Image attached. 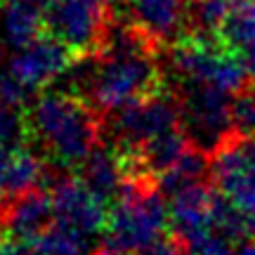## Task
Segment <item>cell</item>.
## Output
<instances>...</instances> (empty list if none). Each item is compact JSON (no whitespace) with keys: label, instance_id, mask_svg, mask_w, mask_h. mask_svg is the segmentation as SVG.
Masks as SVG:
<instances>
[{"label":"cell","instance_id":"cell-27","mask_svg":"<svg viewBox=\"0 0 255 255\" xmlns=\"http://www.w3.org/2000/svg\"><path fill=\"white\" fill-rule=\"evenodd\" d=\"M0 64H2V47H0Z\"/></svg>","mask_w":255,"mask_h":255},{"label":"cell","instance_id":"cell-12","mask_svg":"<svg viewBox=\"0 0 255 255\" xmlns=\"http://www.w3.org/2000/svg\"><path fill=\"white\" fill-rule=\"evenodd\" d=\"M213 206L215 194L203 182L189 184L184 189L168 196V210H170V227L180 239H187L196 232L213 227Z\"/></svg>","mask_w":255,"mask_h":255},{"label":"cell","instance_id":"cell-4","mask_svg":"<svg viewBox=\"0 0 255 255\" xmlns=\"http://www.w3.org/2000/svg\"><path fill=\"white\" fill-rule=\"evenodd\" d=\"M170 66L180 83L210 85L234 97L246 90L248 83L244 59L218 36L191 33L180 38L170 52Z\"/></svg>","mask_w":255,"mask_h":255},{"label":"cell","instance_id":"cell-15","mask_svg":"<svg viewBox=\"0 0 255 255\" xmlns=\"http://www.w3.org/2000/svg\"><path fill=\"white\" fill-rule=\"evenodd\" d=\"M208 173H210V165H208V158H206V151L199 149V146H191L177 163L170 165L165 173H161L156 177L154 184L168 199V196H173L175 191L184 189L189 184L203 182V177Z\"/></svg>","mask_w":255,"mask_h":255},{"label":"cell","instance_id":"cell-9","mask_svg":"<svg viewBox=\"0 0 255 255\" xmlns=\"http://www.w3.org/2000/svg\"><path fill=\"white\" fill-rule=\"evenodd\" d=\"M55 220L85 234L88 239L102 237L109 220V203L102 201L85 184L83 177H64L52 187Z\"/></svg>","mask_w":255,"mask_h":255},{"label":"cell","instance_id":"cell-26","mask_svg":"<svg viewBox=\"0 0 255 255\" xmlns=\"http://www.w3.org/2000/svg\"><path fill=\"white\" fill-rule=\"evenodd\" d=\"M2 213H5V208H2V194H0V220H2Z\"/></svg>","mask_w":255,"mask_h":255},{"label":"cell","instance_id":"cell-11","mask_svg":"<svg viewBox=\"0 0 255 255\" xmlns=\"http://www.w3.org/2000/svg\"><path fill=\"white\" fill-rule=\"evenodd\" d=\"M52 222H55L52 191H40L36 187V189L9 199V206L5 208L2 220H0V227H2V234L31 244Z\"/></svg>","mask_w":255,"mask_h":255},{"label":"cell","instance_id":"cell-5","mask_svg":"<svg viewBox=\"0 0 255 255\" xmlns=\"http://www.w3.org/2000/svg\"><path fill=\"white\" fill-rule=\"evenodd\" d=\"M234 95L201 85V83H180V111L182 126L191 142L203 151H215L234 130Z\"/></svg>","mask_w":255,"mask_h":255},{"label":"cell","instance_id":"cell-1","mask_svg":"<svg viewBox=\"0 0 255 255\" xmlns=\"http://www.w3.org/2000/svg\"><path fill=\"white\" fill-rule=\"evenodd\" d=\"M156 52L158 45L132 21L111 24L102 50L92 55L85 100L102 114H114L163 92L165 78Z\"/></svg>","mask_w":255,"mask_h":255},{"label":"cell","instance_id":"cell-23","mask_svg":"<svg viewBox=\"0 0 255 255\" xmlns=\"http://www.w3.org/2000/svg\"><path fill=\"white\" fill-rule=\"evenodd\" d=\"M239 57L244 59V66H246V71H248V78L255 83V40L253 43H248L246 47H241V50H239Z\"/></svg>","mask_w":255,"mask_h":255},{"label":"cell","instance_id":"cell-17","mask_svg":"<svg viewBox=\"0 0 255 255\" xmlns=\"http://www.w3.org/2000/svg\"><path fill=\"white\" fill-rule=\"evenodd\" d=\"M232 7L234 0H189L187 24L191 26V33L220 38V31L227 24Z\"/></svg>","mask_w":255,"mask_h":255},{"label":"cell","instance_id":"cell-19","mask_svg":"<svg viewBox=\"0 0 255 255\" xmlns=\"http://www.w3.org/2000/svg\"><path fill=\"white\" fill-rule=\"evenodd\" d=\"M184 246V255H241V246H234V241L218 229H203L187 239H180Z\"/></svg>","mask_w":255,"mask_h":255},{"label":"cell","instance_id":"cell-7","mask_svg":"<svg viewBox=\"0 0 255 255\" xmlns=\"http://www.w3.org/2000/svg\"><path fill=\"white\" fill-rule=\"evenodd\" d=\"M210 175L218 194L255 218V154L248 146V139L234 135L225 139L210 161Z\"/></svg>","mask_w":255,"mask_h":255},{"label":"cell","instance_id":"cell-28","mask_svg":"<svg viewBox=\"0 0 255 255\" xmlns=\"http://www.w3.org/2000/svg\"><path fill=\"white\" fill-rule=\"evenodd\" d=\"M104 2H116V0H104Z\"/></svg>","mask_w":255,"mask_h":255},{"label":"cell","instance_id":"cell-20","mask_svg":"<svg viewBox=\"0 0 255 255\" xmlns=\"http://www.w3.org/2000/svg\"><path fill=\"white\" fill-rule=\"evenodd\" d=\"M234 130L255 135V92H241L234 100Z\"/></svg>","mask_w":255,"mask_h":255},{"label":"cell","instance_id":"cell-16","mask_svg":"<svg viewBox=\"0 0 255 255\" xmlns=\"http://www.w3.org/2000/svg\"><path fill=\"white\" fill-rule=\"evenodd\" d=\"M33 248L38 255H88L90 253V239L76 232V229L66 227L62 222H52L50 227L38 234L33 241Z\"/></svg>","mask_w":255,"mask_h":255},{"label":"cell","instance_id":"cell-24","mask_svg":"<svg viewBox=\"0 0 255 255\" xmlns=\"http://www.w3.org/2000/svg\"><path fill=\"white\" fill-rule=\"evenodd\" d=\"M248 146H251V151L255 154V135H251L248 137Z\"/></svg>","mask_w":255,"mask_h":255},{"label":"cell","instance_id":"cell-2","mask_svg":"<svg viewBox=\"0 0 255 255\" xmlns=\"http://www.w3.org/2000/svg\"><path fill=\"white\" fill-rule=\"evenodd\" d=\"M31 137L64 170L81 168L100 144L102 121L90 102L66 90L40 92L28 107Z\"/></svg>","mask_w":255,"mask_h":255},{"label":"cell","instance_id":"cell-6","mask_svg":"<svg viewBox=\"0 0 255 255\" xmlns=\"http://www.w3.org/2000/svg\"><path fill=\"white\" fill-rule=\"evenodd\" d=\"M109 28L104 0H52L45 7V31L76 57L97 55Z\"/></svg>","mask_w":255,"mask_h":255},{"label":"cell","instance_id":"cell-18","mask_svg":"<svg viewBox=\"0 0 255 255\" xmlns=\"http://www.w3.org/2000/svg\"><path fill=\"white\" fill-rule=\"evenodd\" d=\"M24 107L26 104L12 102L0 95V146L26 144L31 128H28V111Z\"/></svg>","mask_w":255,"mask_h":255},{"label":"cell","instance_id":"cell-14","mask_svg":"<svg viewBox=\"0 0 255 255\" xmlns=\"http://www.w3.org/2000/svg\"><path fill=\"white\" fill-rule=\"evenodd\" d=\"M45 7L33 0H0V33L12 50L28 45L45 31Z\"/></svg>","mask_w":255,"mask_h":255},{"label":"cell","instance_id":"cell-8","mask_svg":"<svg viewBox=\"0 0 255 255\" xmlns=\"http://www.w3.org/2000/svg\"><path fill=\"white\" fill-rule=\"evenodd\" d=\"M73 59L76 55L69 47L50 33H45V36L31 40L28 45L14 50L7 64V73L28 95H36V92L45 90L50 83L59 81L73 64Z\"/></svg>","mask_w":255,"mask_h":255},{"label":"cell","instance_id":"cell-25","mask_svg":"<svg viewBox=\"0 0 255 255\" xmlns=\"http://www.w3.org/2000/svg\"><path fill=\"white\" fill-rule=\"evenodd\" d=\"M33 2H38V5H40V7H47V5H50V2H52V0H33Z\"/></svg>","mask_w":255,"mask_h":255},{"label":"cell","instance_id":"cell-13","mask_svg":"<svg viewBox=\"0 0 255 255\" xmlns=\"http://www.w3.org/2000/svg\"><path fill=\"white\" fill-rule=\"evenodd\" d=\"M45 175L43 158L26 144L9 146L0 158V194L14 199L24 191L36 189Z\"/></svg>","mask_w":255,"mask_h":255},{"label":"cell","instance_id":"cell-10","mask_svg":"<svg viewBox=\"0 0 255 255\" xmlns=\"http://www.w3.org/2000/svg\"><path fill=\"white\" fill-rule=\"evenodd\" d=\"M128 14L161 47L163 43L180 40L187 26L189 0H128Z\"/></svg>","mask_w":255,"mask_h":255},{"label":"cell","instance_id":"cell-21","mask_svg":"<svg viewBox=\"0 0 255 255\" xmlns=\"http://www.w3.org/2000/svg\"><path fill=\"white\" fill-rule=\"evenodd\" d=\"M135 255H184V246L177 234L170 237V234L165 232V234H161L158 239H154L151 244H146L144 248H139Z\"/></svg>","mask_w":255,"mask_h":255},{"label":"cell","instance_id":"cell-3","mask_svg":"<svg viewBox=\"0 0 255 255\" xmlns=\"http://www.w3.org/2000/svg\"><path fill=\"white\" fill-rule=\"evenodd\" d=\"M170 210L154 182L135 184L109 208L97 255H135L168 232Z\"/></svg>","mask_w":255,"mask_h":255},{"label":"cell","instance_id":"cell-22","mask_svg":"<svg viewBox=\"0 0 255 255\" xmlns=\"http://www.w3.org/2000/svg\"><path fill=\"white\" fill-rule=\"evenodd\" d=\"M0 255H38L33 244L14 239L9 234H0Z\"/></svg>","mask_w":255,"mask_h":255}]
</instances>
